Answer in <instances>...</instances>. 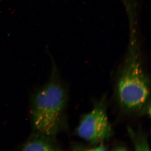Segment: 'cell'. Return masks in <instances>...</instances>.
Instances as JSON below:
<instances>
[{
  "label": "cell",
  "instance_id": "1",
  "mask_svg": "<svg viewBox=\"0 0 151 151\" xmlns=\"http://www.w3.org/2000/svg\"><path fill=\"white\" fill-rule=\"evenodd\" d=\"M130 38L124 60L117 69L114 100L122 114L150 117V78L145 67L139 37L137 17H129Z\"/></svg>",
  "mask_w": 151,
  "mask_h": 151
},
{
  "label": "cell",
  "instance_id": "2",
  "mask_svg": "<svg viewBox=\"0 0 151 151\" xmlns=\"http://www.w3.org/2000/svg\"><path fill=\"white\" fill-rule=\"evenodd\" d=\"M68 90L53 62L48 80L31 99L30 117L34 132L55 137L66 128Z\"/></svg>",
  "mask_w": 151,
  "mask_h": 151
},
{
  "label": "cell",
  "instance_id": "3",
  "mask_svg": "<svg viewBox=\"0 0 151 151\" xmlns=\"http://www.w3.org/2000/svg\"><path fill=\"white\" fill-rule=\"evenodd\" d=\"M107 110L108 101L104 95L94 102L91 111L81 117L76 129L78 136L92 144L102 142L111 138L113 132Z\"/></svg>",
  "mask_w": 151,
  "mask_h": 151
},
{
  "label": "cell",
  "instance_id": "4",
  "mask_svg": "<svg viewBox=\"0 0 151 151\" xmlns=\"http://www.w3.org/2000/svg\"><path fill=\"white\" fill-rule=\"evenodd\" d=\"M54 137L34 132L24 143L19 151H59Z\"/></svg>",
  "mask_w": 151,
  "mask_h": 151
},
{
  "label": "cell",
  "instance_id": "5",
  "mask_svg": "<svg viewBox=\"0 0 151 151\" xmlns=\"http://www.w3.org/2000/svg\"><path fill=\"white\" fill-rule=\"evenodd\" d=\"M128 131L134 142L135 151H150L147 140L145 135L134 131L131 128H129Z\"/></svg>",
  "mask_w": 151,
  "mask_h": 151
},
{
  "label": "cell",
  "instance_id": "6",
  "mask_svg": "<svg viewBox=\"0 0 151 151\" xmlns=\"http://www.w3.org/2000/svg\"><path fill=\"white\" fill-rule=\"evenodd\" d=\"M86 151H107V150L105 147L100 146L94 148L89 149Z\"/></svg>",
  "mask_w": 151,
  "mask_h": 151
},
{
  "label": "cell",
  "instance_id": "7",
  "mask_svg": "<svg viewBox=\"0 0 151 151\" xmlns=\"http://www.w3.org/2000/svg\"><path fill=\"white\" fill-rule=\"evenodd\" d=\"M113 151H127V150L124 147H119L114 150Z\"/></svg>",
  "mask_w": 151,
  "mask_h": 151
}]
</instances>
